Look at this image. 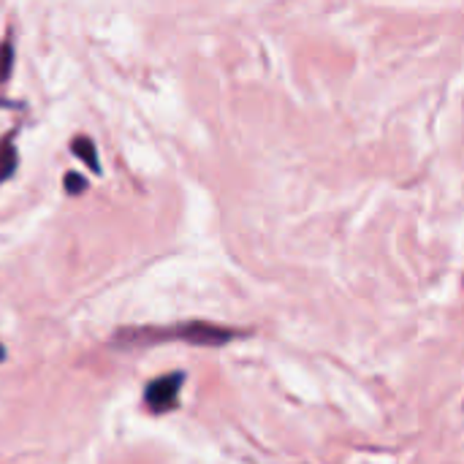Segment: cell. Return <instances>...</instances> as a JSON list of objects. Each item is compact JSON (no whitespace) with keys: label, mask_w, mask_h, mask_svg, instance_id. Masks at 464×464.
<instances>
[{"label":"cell","mask_w":464,"mask_h":464,"mask_svg":"<svg viewBox=\"0 0 464 464\" xmlns=\"http://www.w3.org/2000/svg\"><path fill=\"white\" fill-rule=\"evenodd\" d=\"M237 337V332L207 324V321H188L177 326H133V329H120L114 334V345L120 348H144V345H158V343H188V345H204V348H218L226 345Z\"/></svg>","instance_id":"cell-1"},{"label":"cell","mask_w":464,"mask_h":464,"mask_svg":"<svg viewBox=\"0 0 464 464\" xmlns=\"http://www.w3.org/2000/svg\"><path fill=\"white\" fill-rule=\"evenodd\" d=\"M185 375L182 372H171V375H160L152 383H147L144 389V405L150 413L163 416L169 411H174L179 405V392H182Z\"/></svg>","instance_id":"cell-2"},{"label":"cell","mask_w":464,"mask_h":464,"mask_svg":"<svg viewBox=\"0 0 464 464\" xmlns=\"http://www.w3.org/2000/svg\"><path fill=\"white\" fill-rule=\"evenodd\" d=\"M71 152L92 171V174H101V160H98V150H95V141L90 136H76L71 141Z\"/></svg>","instance_id":"cell-3"},{"label":"cell","mask_w":464,"mask_h":464,"mask_svg":"<svg viewBox=\"0 0 464 464\" xmlns=\"http://www.w3.org/2000/svg\"><path fill=\"white\" fill-rule=\"evenodd\" d=\"M19 166V155L14 147V130L0 139V182H5Z\"/></svg>","instance_id":"cell-4"},{"label":"cell","mask_w":464,"mask_h":464,"mask_svg":"<svg viewBox=\"0 0 464 464\" xmlns=\"http://www.w3.org/2000/svg\"><path fill=\"white\" fill-rule=\"evenodd\" d=\"M11 71H14V41L5 38L3 46H0V84L8 82Z\"/></svg>","instance_id":"cell-5"},{"label":"cell","mask_w":464,"mask_h":464,"mask_svg":"<svg viewBox=\"0 0 464 464\" xmlns=\"http://www.w3.org/2000/svg\"><path fill=\"white\" fill-rule=\"evenodd\" d=\"M63 188H65V193H68V196H82V193L87 190V179H84V174L68 171V174H65V179H63Z\"/></svg>","instance_id":"cell-6"},{"label":"cell","mask_w":464,"mask_h":464,"mask_svg":"<svg viewBox=\"0 0 464 464\" xmlns=\"http://www.w3.org/2000/svg\"><path fill=\"white\" fill-rule=\"evenodd\" d=\"M5 359V348H3V343H0V362Z\"/></svg>","instance_id":"cell-7"}]
</instances>
